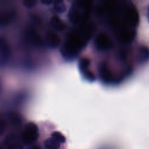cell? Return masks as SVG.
<instances>
[{
  "label": "cell",
  "mask_w": 149,
  "mask_h": 149,
  "mask_svg": "<svg viewBox=\"0 0 149 149\" xmlns=\"http://www.w3.org/2000/svg\"><path fill=\"white\" fill-rule=\"evenodd\" d=\"M94 31L92 25L81 26L80 29L68 34L61 48V53L67 59H72L86 45Z\"/></svg>",
  "instance_id": "cell-1"
},
{
  "label": "cell",
  "mask_w": 149,
  "mask_h": 149,
  "mask_svg": "<svg viewBox=\"0 0 149 149\" xmlns=\"http://www.w3.org/2000/svg\"><path fill=\"white\" fill-rule=\"evenodd\" d=\"M39 136L38 126L33 122L27 123L24 127L22 137L26 144H31L36 141Z\"/></svg>",
  "instance_id": "cell-2"
},
{
  "label": "cell",
  "mask_w": 149,
  "mask_h": 149,
  "mask_svg": "<svg viewBox=\"0 0 149 149\" xmlns=\"http://www.w3.org/2000/svg\"><path fill=\"white\" fill-rule=\"evenodd\" d=\"M94 46L99 51L108 50L112 47V42L107 33L101 32L94 40Z\"/></svg>",
  "instance_id": "cell-3"
},
{
  "label": "cell",
  "mask_w": 149,
  "mask_h": 149,
  "mask_svg": "<svg viewBox=\"0 0 149 149\" xmlns=\"http://www.w3.org/2000/svg\"><path fill=\"white\" fill-rule=\"evenodd\" d=\"M10 55V49L6 40L1 38V65L5 64L8 61Z\"/></svg>",
  "instance_id": "cell-4"
},
{
  "label": "cell",
  "mask_w": 149,
  "mask_h": 149,
  "mask_svg": "<svg viewBox=\"0 0 149 149\" xmlns=\"http://www.w3.org/2000/svg\"><path fill=\"white\" fill-rule=\"evenodd\" d=\"M98 69L101 79L104 81H109L112 79V76L109 67L107 65V63L105 62L101 63L99 65Z\"/></svg>",
  "instance_id": "cell-5"
},
{
  "label": "cell",
  "mask_w": 149,
  "mask_h": 149,
  "mask_svg": "<svg viewBox=\"0 0 149 149\" xmlns=\"http://www.w3.org/2000/svg\"><path fill=\"white\" fill-rule=\"evenodd\" d=\"M45 40L47 45L51 48L56 47L60 42L59 36L56 33L52 31H48L47 33Z\"/></svg>",
  "instance_id": "cell-6"
},
{
  "label": "cell",
  "mask_w": 149,
  "mask_h": 149,
  "mask_svg": "<svg viewBox=\"0 0 149 149\" xmlns=\"http://www.w3.org/2000/svg\"><path fill=\"white\" fill-rule=\"evenodd\" d=\"M50 24L53 29L58 31H62L65 28V23L58 16H54L51 18Z\"/></svg>",
  "instance_id": "cell-7"
},
{
  "label": "cell",
  "mask_w": 149,
  "mask_h": 149,
  "mask_svg": "<svg viewBox=\"0 0 149 149\" xmlns=\"http://www.w3.org/2000/svg\"><path fill=\"white\" fill-rule=\"evenodd\" d=\"M137 58L140 62L147 61L149 59V49L146 47H140L138 50Z\"/></svg>",
  "instance_id": "cell-8"
},
{
  "label": "cell",
  "mask_w": 149,
  "mask_h": 149,
  "mask_svg": "<svg viewBox=\"0 0 149 149\" xmlns=\"http://www.w3.org/2000/svg\"><path fill=\"white\" fill-rule=\"evenodd\" d=\"M44 146L45 149H59L60 143L52 137H49L45 140Z\"/></svg>",
  "instance_id": "cell-9"
},
{
  "label": "cell",
  "mask_w": 149,
  "mask_h": 149,
  "mask_svg": "<svg viewBox=\"0 0 149 149\" xmlns=\"http://www.w3.org/2000/svg\"><path fill=\"white\" fill-rule=\"evenodd\" d=\"M90 65V60L87 58H81L79 61V68L81 72L88 69Z\"/></svg>",
  "instance_id": "cell-10"
},
{
  "label": "cell",
  "mask_w": 149,
  "mask_h": 149,
  "mask_svg": "<svg viewBox=\"0 0 149 149\" xmlns=\"http://www.w3.org/2000/svg\"><path fill=\"white\" fill-rule=\"evenodd\" d=\"M54 8L55 10L58 13H63L66 10V6L62 1H54Z\"/></svg>",
  "instance_id": "cell-11"
},
{
  "label": "cell",
  "mask_w": 149,
  "mask_h": 149,
  "mask_svg": "<svg viewBox=\"0 0 149 149\" xmlns=\"http://www.w3.org/2000/svg\"><path fill=\"white\" fill-rule=\"evenodd\" d=\"M51 137L54 139L59 143H64L66 141L65 137L59 132L55 131L51 134Z\"/></svg>",
  "instance_id": "cell-12"
},
{
  "label": "cell",
  "mask_w": 149,
  "mask_h": 149,
  "mask_svg": "<svg viewBox=\"0 0 149 149\" xmlns=\"http://www.w3.org/2000/svg\"><path fill=\"white\" fill-rule=\"evenodd\" d=\"M9 118L11 121V123L14 126H19L21 123L20 118L18 115L15 113H11L9 114Z\"/></svg>",
  "instance_id": "cell-13"
},
{
  "label": "cell",
  "mask_w": 149,
  "mask_h": 149,
  "mask_svg": "<svg viewBox=\"0 0 149 149\" xmlns=\"http://www.w3.org/2000/svg\"><path fill=\"white\" fill-rule=\"evenodd\" d=\"M81 73L83 75L85 79H86L87 80L94 81L95 79V77L94 74H93V73L91 71H90L89 69H87V70L81 72Z\"/></svg>",
  "instance_id": "cell-14"
},
{
  "label": "cell",
  "mask_w": 149,
  "mask_h": 149,
  "mask_svg": "<svg viewBox=\"0 0 149 149\" xmlns=\"http://www.w3.org/2000/svg\"><path fill=\"white\" fill-rule=\"evenodd\" d=\"M8 149H23L22 146L18 142H12L8 146Z\"/></svg>",
  "instance_id": "cell-15"
},
{
  "label": "cell",
  "mask_w": 149,
  "mask_h": 149,
  "mask_svg": "<svg viewBox=\"0 0 149 149\" xmlns=\"http://www.w3.org/2000/svg\"><path fill=\"white\" fill-rule=\"evenodd\" d=\"M37 1H30V0H25L23 1V5L27 8H31L36 5Z\"/></svg>",
  "instance_id": "cell-16"
},
{
  "label": "cell",
  "mask_w": 149,
  "mask_h": 149,
  "mask_svg": "<svg viewBox=\"0 0 149 149\" xmlns=\"http://www.w3.org/2000/svg\"><path fill=\"white\" fill-rule=\"evenodd\" d=\"M41 2L44 4V5H49L50 4L54 2V1H47V0H45V1H41Z\"/></svg>",
  "instance_id": "cell-17"
},
{
  "label": "cell",
  "mask_w": 149,
  "mask_h": 149,
  "mask_svg": "<svg viewBox=\"0 0 149 149\" xmlns=\"http://www.w3.org/2000/svg\"><path fill=\"white\" fill-rule=\"evenodd\" d=\"M29 149H41V148L38 146H33L29 147Z\"/></svg>",
  "instance_id": "cell-18"
},
{
  "label": "cell",
  "mask_w": 149,
  "mask_h": 149,
  "mask_svg": "<svg viewBox=\"0 0 149 149\" xmlns=\"http://www.w3.org/2000/svg\"><path fill=\"white\" fill-rule=\"evenodd\" d=\"M147 19H148V21L149 22V6L147 9Z\"/></svg>",
  "instance_id": "cell-19"
},
{
  "label": "cell",
  "mask_w": 149,
  "mask_h": 149,
  "mask_svg": "<svg viewBox=\"0 0 149 149\" xmlns=\"http://www.w3.org/2000/svg\"><path fill=\"white\" fill-rule=\"evenodd\" d=\"M1 149H3V148H2V147H1Z\"/></svg>",
  "instance_id": "cell-20"
}]
</instances>
